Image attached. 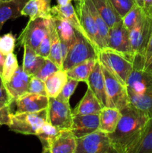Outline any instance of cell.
Instances as JSON below:
<instances>
[{"label": "cell", "instance_id": "obj_1", "mask_svg": "<svg viewBox=\"0 0 152 153\" xmlns=\"http://www.w3.org/2000/svg\"><path fill=\"white\" fill-rule=\"evenodd\" d=\"M120 111L122 116L116 129L107 134L116 153H132L141 139L150 117L131 103Z\"/></svg>", "mask_w": 152, "mask_h": 153}, {"label": "cell", "instance_id": "obj_2", "mask_svg": "<svg viewBox=\"0 0 152 153\" xmlns=\"http://www.w3.org/2000/svg\"><path fill=\"white\" fill-rule=\"evenodd\" d=\"M98 60L126 85L127 80L134 69V61L109 47L98 51Z\"/></svg>", "mask_w": 152, "mask_h": 153}, {"label": "cell", "instance_id": "obj_3", "mask_svg": "<svg viewBox=\"0 0 152 153\" xmlns=\"http://www.w3.org/2000/svg\"><path fill=\"white\" fill-rule=\"evenodd\" d=\"M47 120V108L37 112L12 113L8 128L10 131L25 135H36Z\"/></svg>", "mask_w": 152, "mask_h": 153}, {"label": "cell", "instance_id": "obj_4", "mask_svg": "<svg viewBox=\"0 0 152 153\" xmlns=\"http://www.w3.org/2000/svg\"><path fill=\"white\" fill-rule=\"evenodd\" d=\"M98 49L89 39L76 31V39L70 46L63 62V70H70L89 59H98Z\"/></svg>", "mask_w": 152, "mask_h": 153}, {"label": "cell", "instance_id": "obj_5", "mask_svg": "<svg viewBox=\"0 0 152 153\" xmlns=\"http://www.w3.org/2000/svg\"><path fill=\"white\" fill-rule=\"evenodd\" d=\"M101 65L105 82L107 99V107L115 108L119 110H122L130 104L126 85L117 79L107 67L101 64Z\"/></svg>", "mask_w": 152, "mask_h": 153}, {"label": "cell", "instance_id": "obj_6", "mask_svg": "<svg viewBox=\"0 0 152 153\" xmlns=\"http://www.w3.org/2000/svg\"><path fill=\"white\" fill-rule=\"evenodd\" d=\"M151 32L152 18L143 10L141 19L129 31L130 43L134 58L136 56L144 58Z\"/></svg>", "mask_w": 152, "mask_h": 153}, {"label": "cell", "instance_id": "obj_7", "mask_svg": "<svg viewBox=\"0 0 152 153\" xmlns=\"http://www.w3.org/2000/svg\"><path fill=\"white\" fill-rule=\"evenodd\" d=\"M75 153H116L107 133L98 129L77 138Z\"/></svg>", "mask_w": 152, "mask_h": 153}, {"label": "cell", "instance_id": "obj_8", "mask_svg": "<svg viewBox=\"0 0 152 153\" xmlns=\"http://www.w3.org/2000/svg\"><path fill=\"white\" fill-rule=\"evenodd\" d=\"M51 19L36 18L30 19L18 37V45H28L36 50L49 30Z\"/></svg>", "mask_w": 152, "mask_h": 153}, {"label": "cell", "instance_id": "obj_9", "mask_svg": "<svg viewBox=\"0 0 152 153\" xmlns=\"http://www.w3.org/2000/svg\"><path fill=\"white\" fill-rule=\"evenodd\" d=\"M72 111L69 102H63L54 97H49L47 108V121L60 128L70 129L72 124Z\"/></svg>", "mask_w": 152, "mask_h": 153}, {"label": "cell", "instance_id": "obj_10", "mask_svg": "<svg viewBox=\"0 0 152 153\" xmlns=\"http://www.w3.org/2000/svg\"><path fill=\"white\" fill-rule=\"evenodd\" d=\"M108 47L126 55L132 61L134 60L131 52L129 31L124 25L122 19L110 27Z\"/></svg>", "mask_w": 152, "mask_h": 153}, {"label": "cell", "instance_id": "obj_11", "mask_svg": "<svg viewBox=\"0 0 152 153\" xmlns=\"http://www.w3.org/2000/svg\"><path fill=\"white\" fill-rule=\"evenodd\" d=\"M76 9L80 24L89 40L98 50L104 49V46L98 31L96 24L84 0H80L77 1Z\"/></svg>", "mask_w": 152, "mask_h": 153}, {"label": "cell", "instance_id": "obj_12", "mask_svg": "<svg viewBox=\"0 0 152 153\" xmlns=\"http://www.w3.org/2000/svg\"><path fill=\"white\" fill-rule=\"evenodd\" d=\"M152 88V75L139 67L134 66L126 82L128 96H140Z\"/></svg>", "mask_w": 152, "mask_h": 153}, {"label": "cell", "instance_id": "obj_13", "mask_svg": "<svg viewBox=\"0 0 152 153\" xmlns=\"http://www.w3.org/2000/svg\"><path fill=\"white\" fill-rule=\"evenodd\" d=\"M31 77V76L24 71L22 67L19 66L11 79L8 82L4 83L12 104L17 99L28 93Z\"/></svg>", "mask_w": 152, "mask_h": 153}, {"label": "cell", "instance_id": "obj_14", "mask_svg": "<svg viewBox=\"0 0 152 153\" xmlns=\"http://www.w3.org/2000/svg\"><path fill=\"white\" fill-rule=\"evenodd\" d=\"M99 128V114L75 115L72 117L71 131L76 138L86 136Z\"/></svg>", "mask_w": 152, "mask_h": 153}, {"label": "cell", "instance_id": "obj_15", "mask_svg": "<svg viewBox=\"0 0 152 153\" xmlns=\"http://www.w3.org/2000/svg\"><path fill=\"white\" fill-rule=\"evenodd\" d=\"M49 100V97L47 96L27 93L14 102L16 107L15 113L37 112L44 110L48 108Z\"/></svg>", "mask_w": 152, "mask_h": 153}, {"label": "cell", "instance_id": "obj_16", "mask_svg": "<svg viewBox=\"0 0 152 153\" xmlns=\"http://www.w3.org/2000/svg\"><path fill=\"white\" fill-rule=\"evenodd\" d=\"M88 88L92 91L103 108L107 107V99L106 94L105 82L102 68L99 61H97L88 78Z\"/></svg>", "mask_w": 152, "mask_h": 153}, {"label": "cell", "instance_id": "obj_17", "mask_svg": "<svg viewBox=\"0 0 152 153\" xmlns=\"http://www.w3.org/2000/svg\"><path fill=\"white\" fill-rule=\"evenodd\" d=\"M77 138L71 129H60L51 146L50 153H75Z\"/></svg>", "mask_w": 152, "mask_h": 153}, {"label": "cell", "instance_id": "obj_18", "mask_svg": "<svg viewBox=\"0 0 152 153\" xmlns=\"http://www.w3.org/2000/svg\"><path fill=\"white\" fill-rule=\"evenodd\" d=\"M51 12H52V18L61 19L67 21L69 23L71 24L72 26L76 31L80 32L84 37L89 39L86 33H85L81 24H80L77 12L75 10L74 7L71 2L64 6H61L58 5V4L53 6V7H52V11Z\"/></svg>", "mask_w": 152, "mask_h": 153}, {"label": "cell", "instance_id": "obj_19", "mask_svg": "<svg viewBox=\"0 0 152 153\" xmlns=\"http://www.w3.org/2000/svg\"><path fill=\"white\" fill-rule=\"evenodd\" d=\"M52 0H28L21 11V15L29 16L30 19L36 18H52Z\"/></svg>", "mask_w": 152, "mask_h": 153}, {"label": "cell", "instance_id": "obj_20", "mask_svg": "<svg viewBox=\"0 0 152 153\" xmlns=\"http://www.w3.org/2000/svg\"><path fill=\"white\" fill-rule=\"evenodd\" d=\"M28 0H0V31L8 19H16L21 15V11Z\"/></svg>", "mask_w": 152, "mask_h": 153}, {"label": "cell", "instance_id": "obj_21", "mask_svg": "<svg viewBox=\"0 0 152 153\" xmlns=\"http://www.w3.org/2000/svg\"><path fill=\"white\" fill-rule=\"evenodd\" d=\"M102 108L92 91L88 88L83 98L72 111V116L99 114Z\"/></svg>", "mask_w": 152, "mask_h": 153}, {"label": "cell", "instance_id": "obj_22", "mask_svg": "<svg viewBox=\"0 0 152 153\" xmlns=\"http://www.w3.org/2000/svg\"><path fill=\"white\" fill-rule=\"evenodd\" d=\"M121 111L115 108L104 107L99 112V128L107 134L113 132L120 120Z\"/></svg>", "mask_w": 152, "mask_h": 153}, {"label": "cell", "instance_id": "obj_23", "mask_svg": "<svg viewBox=\"0 0 152 153\" xmlns=\"http://www.w3.org/2000/svg\"><path fill=\"white\" fill-rule=\"evenodd\" d=\"M22 69L30 76H34L44 64L46 58L36 53L35 50L28 45H24Z\"/></svg>", "mask_w": 152, "mask_h": 153}, {"label": "cell", "instance_id": "obj_24", "mask_svg": "<svg viewBox=\"0 0 152 153\" xmlns=\"http://www.w3.org/2000/svg\"><path fill=\"white\" fill-rule=\"evenodd\" d=\"M67 80H68V76L66 71L63 69H60L52 76H49L45 81L48 97L56 98L62 91Z\"/></svg>", "mask_w": 152, "mask_h": 153}, {"label": "cell", "instance_id": "obj_25", "mask_svg": "<svg viewBox=\"0 0 152 153\" xmlns=\"http://www.w3.org/2000/svg\"><path fill=\"white\" fill-rule=\"evenodd\" d=\"M96 10L104 19L109 27H112L116 22L122 20L110 0H91Z\"/></svg>", "mask_w": 152, "mask_h": 153}, {"label": "cell", "instance_id": "obj_26", "mask_svg": "<svg viewBox=\"0 0 152 153\" xmlns=\"http://www.w3.org/2000/svg\"><path fill=\"white\" fill-rule=\"evenodd\" d=\"M51 32V49L50 53L47 58L53 61L59 69H62L63 62V57L62 53V47H61V42L58 37L56 28H55V21L53 18L51 19L50 25Z\"/></svg>", "mask_w": 152, "mask_h": 153}, {"label": "cell", "instance_id": "obj_27", "mask_svg": "<svg viewBox=\"0 0 152 153\" xmlns=\"http://www.w3.org/2000/svg\"><path fill=\"white\" fill-rule=\"evenodd\" d=\"M53 19L61 43L66 45L69 49L76 39V30L67 21L55 18Z\"/></svg>", "mask_w": 152, "mask_h": 153}, {"label": "cell", "instance_id": "obj_28", "mask_svg": "<svg viewBox=\"0 0 152 153\" xmlns=\"http://www.w3.org/2000/svg\"><path fill=\"white\" fill-rule=\"evenodd\" d=\"M97 61L98 59H89L75 66L74 67L66 71L68 78L75 79L79 82H82L87 83L88 78Z\"/></svg>", "mask_w": 152, "mask_h": 153}, {"label": "cell", "instance_id": "obj_29", "mask_svg": "<svg viewBox=\"0 0 152 153\" xmlns=\"http://www.w3.org/2000/svg\"><path fill=\"white\" fill-rule=\"evenodd\" d=\"M60 131V128L54 126L47 120L44 123L41 128L39 129L36 136L40 140L43 146V153H50L51 146H52L53 140L56 137L57 134Z\"/></svg>", "mask_w": 152, "mask_h": 153}, {"label": "cell", "instance_id": "obj_30", "mask_svg": "<svg viewBox=\"0 0 152 153\" xmlns=\"http://www.w3.org/2000/svg\"><path fill=\"white\" fill-rule=\"evenodd\" d=\"M86 2V5L89 7V10L91 12V14L92 15L95 20V24H96L97 28H98V31L99 33L100 37L102 41L103 46L104 48L108 47L109 43V31H110V27L109 25L106 23L105 21L104 20L98 10H96L95 7L94 6L93 3L91 0H84Z\"/></svg>", "mask_w": 152, "mask_h": 153}, {"label": "cell", "instance_id": "obj_31", "mask_svg": "<svg viewBox=\"0 0 152 153\" xmlns=\"http://www.w3.org/2000/svg\"><path fill=\"white\" fill-rule=\"evenodd\" d=\"M130 103L152 118V88L140 96H128Z\"/></svg>", "mask_w": 152, "mask_h": 153}, {"label": "cell", "instance_id": "obj_32", "mask_svg": "<svg viewBox=\"0 0 152 153\" xmlns=\"http://www.w3.org/2000/svg\"><path fill=\"white\" fill-rule=\"evenodd\" d=\"M132 153H152V118L149 119L142 136Z\"/></svg>", "mask_w": 152, "mask_h": 153}, {"label": "cell", "instance_id": "obj_33", "mask_svg": "<svg viewBox=\"0 0 152 153\" xmlns=\"http://www.w3.org/2000/svg\"><path fill=\"white\" fill-rule=\"evenodd\" d=\"M18 67L19 64L16 55L13 52L6 55L1 73V77L4 83L8 82L11 79Z\"/></svg>", "mask_w": 152, "mask_h": 153}, {"label": "cell", "instance_id": "obj_34", "mask_svg": "<svg viewBox=\"0 0 152 153\" xmlns=\"http://www.w3.org/2000/svg\"><path fill=\"white\" fill-rule=\"evenodd\" d=\"M142 8L137 4H135L122 18V22H123L125 28L128 31H130L139 21L142 16Z\"/></svg>", "mask_w": 152, "mask_h": 153}, {"label": "cell", "instance_id": "obj_35", "mask_svg": "<svg viewBox=\"0 0 152 153\" xmlns=\"http://www.w3.org/2000/svg\"><path fill=\"white\" fill-rule=\"evenodd\" d=\"M16 46V38L11 32L0 37V52L4 55L11 53Z\"/></svg>", "mask_w": 152, "mask_h": 153}, {"label": "cell", "instance_id": "obj_36", "mask_svg": "<svg viewBox=\"0 0 152 153\" xmlns=\"http://www.w3.org/2000/svg\"><path fill=\"white\" fill-rule=\"evenodd\" d=\"M78 81L71 79V78H68L66 83L65 84L62 91H61V93L58 94L56 98L63 102H69L70 97L74 94L76 88L78 85Z\"/></svg>", "mask_w": 152, "mask_h": 153}, {"label": "cell", "instance_id": "obj_37", "mask_svg": "<svg viewBox=\"0 0 152 153\" xmlns=\"http://www.w3.org/2000/svg\"><path fill=\"white\" fill-rule=\"evenodd\" d=\"M60 70L59 67L49 58H46L44 64L42 66L41 68L39 70V71L34 75V76L42 79L43 81H46L49 76Z\"/></svg>", "mask_w": 152, "mask_h": 153}, {"label": "cell", "instance_id": "obj_38", "mask_svg": "<svg viewBox=\"0 0 152 153\" xmlns=\"http://www.w3.org/2000/svg\"><path fill=\"white\" fill-rule=\"evenodd\" d=\"M110 1L122 19L135 4H137L135 0H110Z\"/></svg>", "mask_w": 152, "mask_h": 153}, {"label": "cell", "instance_id": "obj_39", "mask_svg": "<svg viewBox=\"0 0 152 153\" xmlns=\"http://www.w3.org/2000/svg\"><path fill=\"white\" fill-rule=\"evenodd\" d=\"M28 93L29 94H39L42 96H47L45 82L36 76H32L31 77L28 86ZM48 97V96H47Z\"/></svg>", "mask_w": 152, "mask_h": 153}, {"label": "cell", "instance_id": "obj_40", "mask_svg": "<svg viewBox=\"0 0 152 153\" xmlns=\"http://www.w3.org/2000/svg\"><path fill=\"white\" fill-rule=\"evenodd\" d=\"M52 19V18H51ZM51 25V21H50ZM51 49V32H50V25H49V30L47 34H46L42 41L40 42V45L37 49L35 50L36 53L40 56L43 57L45 58H47L50 53Z\"/></svg>", "mask_w": 152, "mask_h": 153}, {"label": "cell", "instance_id": "obj_41", "mask_svg": "<svg viewBox=\"0 0 152 153\" xmlns=\"http://www.w3.org/2000/svg\"><path fill=\"white\" fill-rule=\"evenodd\" d=\"M11 104L0 102V126L8 125L11 115Z\"/></svg>", "mask_w": 152, "mask_h": 153}, {"label": "cell", "instance_id": "obj_42", "mask_svg": "<svg viewBox=\"0 0 152 153\" xmlns=\"http://www.w3.org/2000/svg\"><path fill=\"white\" fill-rule=\"evenodd\" d=\"M0 102L12 105V103L10 101V99H9L7 91H6L5 87H4V82L1 79V75H0Z\"/></svg>", "mask_w": 152, "mask_h": 153}, {"label": "cell", "instance_id": "obj_43", "mask_svg": "<svg viewBox=\"0 0 152 153\" xmlns=\"http://www.w3.org/2000/svg\"><path fill=\"white\" fill-rule=\"evenodd\" d=\"M143 2L142 10L145 13L152 18V0H142Z\"/></svg>", "mask_w": 152, "mask_h": 153}, {"label": "cell", "instance_id": "obj_44", "mask_svg": "<svg viewBox=\"0 0 152 153\" xmlns=\"http://www.w3.org/2000/svg\"><path fill=\"white\" fill-rule=\"evenodd\" d=\"M151 56H152V32H151V34L150 39H149L148 43V46H147V49H146L145 54L144 66L145 64L148 61V60L150 59Z\"/></svg>", "mask_w": 152, "mask_h": 153}, {"label": "cell", "instance_id": "obj_45", "mask_svg": "<svg viewBox=\"0 0 152 153\" xmlns=\"http://www.w3.org/2000/svg\"><path fill=\"white\" fill-rule=\"evenodd\" d=\"M143 70H144L145 71L147 72V73L152 75V56L151 57V58L148 60V61L145 64L144 67H143Z\"/></svg>", "mask_w": 152, "mask_h": 153}, {"label": "cell", "instance_id": "obj_46", "mask_svg": "<svg viewBox=\"0 0 152 153\" xmlns=\"http://www.w3.org/2000/svg\"><path fill=\"white\" fill-rule=\"evenodd\" d=\"M72 1V0H57V2H58V5L61 6H64L68 4L69 3H70Z\"/></svg>", "mask_w": 152, "mask_h": 153}, {"label": "cell", "instance_id": "obj_47", "mask_svg": "<svg viewBox=\"0 0 152 153\" xmlns=\"http://www.w3.org/2000/svg\"><path fill=\"white\" fill-rule=\"evenodd\" d=\"M4 60H5V55H4L2 53L0 52V69H1V70H2V67L3 64H4Z\"/></svg>", "mask_w": 152, "mask_h": 153}, {"label": "cell", "instance_id": "obj_48", "mask_svg": "<svg viewBox=\"0 0 152 153\" xmlns=\"http://www.w3.org/2000/svg\"><path fill=\"white\" fill-rule=\"evenodd\" d=\"M136 1V3H137V5H139V7H141L142 8L143 7V2L142 0H135Z\"/></svg>", "mask_w": 152, "mask_h": 153}, {"label": "cell", "instance_id": "obj_49", "mask_svg": "<svg viewBox=\"0 0 152 153\" xmlns=\"http://www.w3.org/2000/svg\"><path fill=\"white\" fill-rule=\"evenodd\" d=\"M1 69H0V75H1Z\"/></svg>", "mask_w": 152, "mask_h": 153}, {"label": "cell", "instance_id": "obj_50", "mask_svg": "<svg viewBox=\"0 0 152 153\" xmlns=\"http://www.w3.org/2000/svg\"><path fill=\"white\" fill-rule=\"evenodd\" d=\"M1 1H8V0H1Z\"/></svg>", "mask_w": 152, "mask_h": 153}, {"label": "cell", "instance_id": "obj_51", "mask_svg": "<svg viewBox=\"0 0 152 153\" xmlns=\"http://www.w3.org/2000/svg\"><path fill=\"white\" fill-rule=\"evenodd\" d=\"M75 1H80V0H75Z\"/></svg>", "mask_w": 152, "mask_h": 153}]
</instances>
